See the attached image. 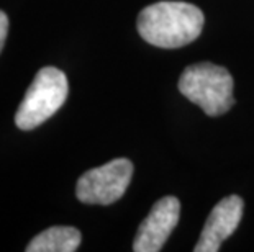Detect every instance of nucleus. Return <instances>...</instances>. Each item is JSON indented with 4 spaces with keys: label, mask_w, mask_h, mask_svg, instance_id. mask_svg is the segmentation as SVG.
Listing matches in <instances>:
<instances>
[{
    "label": "nucleus",
    "mask_w": 254,
    "mask_h": 252,
    "mask_svg": "<svg viewBox=\"0 0 254 252\" xmlns=\"http://www.w3.org/2000/svg\"><path fill=\"white\" fill-rule=\"evenodd\" d=\"M202 10L187 2H158L141 10L136 26L153 46L176 50L195 41L203 28Z\"/></svg>",
    "instance_id": "f257e3e1"
},
{
    "label": "nucleus",
    "mask_w": 254,
    "mask_h": 252,
    "mask_svg": "<svg viewBox=\"0 0 254 252\" xmlns=\"http://www.w3.org/2000/svg\"><path fill=\"white\" fill-rule=\"evenodd\" d=\"M179 90L208 116L223 115L235 105L233 77L228 69L213 62H197L186 67L179 79Z\"/></svg>",
    "instance_id": "f03ea898"
},
{
    "label": "nucleus",
    "mask_w": 254,
    "mask_h": 252,
    "mask_svg": "<svg viewBox=\"0 0 254 252\" xmlns=\"http://www.w3.org/2000/svg\"><path fill=\"white\" fill-rule=\"evenodd\" d=\"M67 92V79L63 71L58 67L40 69L15 113V125L23 131L35 130L61 108Z\"/></svg>",
    "instance_id": "7ed1b4c3"
},
{
    "label": "nucleus",
    "mask_w": 254,
    "mask_h": 252,
    "mask_svg": "<svg viewBox=\"0 0 254 252\" xmlns=\"http://www.w3.org/2000/svg\"><path fill=\"white\" fill-rule=\"evenodd\" d=\"M133 175V162L113 159L85 172L77 180L75 195L85 205H112L125 195Z\"/></svg>",
    "instance_id": "20e7f679"
},
{
    "label": "nucleus",
    "mask_w": 254,
    "mask_h": 252,
    "mask_svg": "<svg viewBox=\"0 0 254 252\" xmlns=\"http://www.w3.org/2000/svg\"><path fill=\"white\" fill-rule=\"evenodd\" d=\"M181 202L176 197H164L154 203L148 216L139 224L133 241L134 252H159L179 223Z\"/></svg>",
    "instance_id": "39448f33"
},
{
    "label": "nucleus",
    "mask_w": 254,
    "mask_h": 252,
    "mask_svg": "<svg viewBox=\"0 0 254 252\" xmlns=\"http://www.w3.org/2000/svg\"><path fill=\"white\" fill-rule=\"evenodd\" d=\"M243 203L241 197L230 195L218 202L212 213L208 214L207 223L202 229L200 239L193 248L195 252H218L220 246L225 239H228L236 231L238 224L243 218Z\"/></svg>",
    "instance_id": "423d86ee"
},
{
    "label": "nucleus",
    "mask_w": 254,
    "mask_h": 252,
    "mask_svg": "<svg viewBox=\"0 0 254 252\" xmlns=\"http://www.w3.org/2000/svg\"><path fill=\"white\" fill-rule=\"evenodd\" d=\"M79 229L71 226H53L30 241L26 252H74L80 246Z\"/></svg>",
    "instance_id": "0eeeda50"
},
{
    "label": "nucleus",
    "mask_w": 254,
    "mask_h": 252,
    "mask_svg": "<svg viewBox=\"0 0 254 252\" xmlns=\"http://www.w3.org/2000/svg\"><path fill=\"white\" fill-rule=\"evenodd\" d=\"M7 33H8V18L2 10H0V52L3 50L5 40H7Z\"/></svg>",
    "instance_id": "6e6552de"
}]
</instances>
